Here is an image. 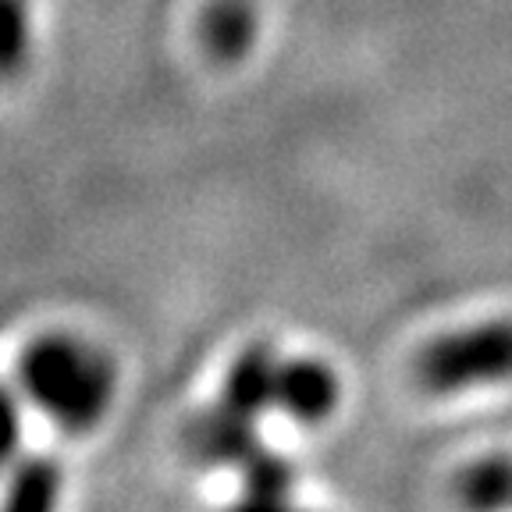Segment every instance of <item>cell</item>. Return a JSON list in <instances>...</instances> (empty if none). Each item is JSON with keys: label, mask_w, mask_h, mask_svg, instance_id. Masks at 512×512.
<instances>
[{"label": "cell", "mask_w": 512, "mask_h": 512, "mask_svg": "<svg viewBox=\"0 0 512 512\" xmlns=\"http://www.w3.org/2000/svg\"><path fill=\"white\" fill-rule=\"evenodd\" d=\"M224 402L249 420L281 413L296 424H320L338 406V377L317 360H281L271 349H253L235 363Z\"/></svg>", "instance_id": "7a4b0ae2"}, {"label": "cell", "mask_w": 512, "mask_h": 512, "mask_svg": "<svg viewBox=\"0 0 512 512\" xmlns=\"http://www.w3.org/2000/svg\"><path fill=\"white\" fill-rule=\"evenodd\" d=\"M18 438H22V416H18V402L8 388H0V473L8 470L11 459L18 452Z\"/></svg>", "instance_id": "8992f818"}, {"label": "cell", "mask_w": 512, "mask_h": 512, "mask_svg": "<svg viewBox=\"0 0 512 512\" xmlns=\"http://www.w3.org/2000/svg\"><path fill=\"white\" fill-rule=\"evenodd\" d=\"M416 381L431 395L512 381V320H484L438 335L416 356Z\"/></svg>", "instance_id": "3957f363"}, {"label": "cell", "mask_w": 512, "mask_h": 512, "mask_svg": "<svg viewBox=\"0 0 512 512\" xmlns=\"http://www.w3.org/2000/svg\"><path fill=\"white\" fill-rule=\"evenodd\" d=\"M18 381L32 409L72 434L100 424L118 388L111 356L89 338L68 331L36 338L22 352Z\"/></svg>", "instance_id": "6da1fadb"}, {"label": "cell", "mask_w": 512, "mask_h": 512, "mask_svg": "<svg viewBox=\"0 0 512 512\" xmlns=\"http://www.w3.org/2000/svg\"><path fill=\"white\" fill-rule=\"evenodd\" d=\"M459 495L466 505L477 509H498V505L512 502V459L509 456H491L473 463L470 470L459 477Z\"/></svg>", "instance_id": "277c9868"}, {"label": "cell", "mask_w": 512, "mask_h": 512, "mask_svg": "<svg viewBox=\"0 0 512 512\" xmlns=\"http://www.w3.org/2000/svg\"><path fill=\"white\" fill-rule=\"evenodd\" d=\"M15 491H18L15 502H22V505L54 502V495H57V473L50 470V466H43V463H29V470L18 477Z\"/></svg>", "instance_id": "5b68a950"}]
</instances>
